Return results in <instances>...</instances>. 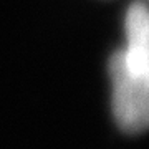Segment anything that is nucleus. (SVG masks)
Segmentation results:
<instances>
[{"instance_id":"f03ea898","label":"nucleus","mask_w":149,"mask_h":149,"mask_svg":"<svg viewBox=\"0 0 149 149\" xmlns=\"http://www.w3.org/2000/svg\"><path fill=\"white\" fill-rule=\"evenodd\" d=\"M126 42L114 56L129 71L149 76V7L134 2L124 18Z\"/></svg>"},{"instance_id":"f257e3e1","label":"nucleus","mask_w":149,"mask_h":149,"mask_svg":"<svg viewBox=\"0 0 149 149\" xmlns=\"http://www.w3.org/2000/svg\"><path fill=\"white\" fill-rule=\"evenodd\" d=\"M113 91V114L126 133H141L149 128V76L129 71L113 55L109 60Z\"/></svg>"}]
</instances>
